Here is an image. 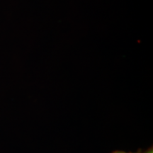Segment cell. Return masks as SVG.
<instances>
[{
    "label": "cell",
    "mask_w": 153,
    "mask_h": 153,
    "mask_svg": "<svg viewBox=\"0 0 153 153\" xmlns=\"http://www.w3.org/2000/svg\"><path fill=\"white\" fill-rule=\"evenodd\" d=\"M143 153H153V150H152V148H150V149H148V150L145 151V152H143Z\"/></svg>",
    "instance_id": "cell-2"
},
{
    "label": "cell",
    "mask_w": 153,
    "mask_h": 153,
    "mask_svg": "<svg viewBox=\"0 0 153 153\" xmlns=\"http://www.w3.org/2000/svg\"><path fill=\"white\" fill-rule=\"evenodd\" d=\"M111 153H141V150H138L137 152H125V151H122V150H116V151H114V152Z\"/></svg>",
    "instance_id": "cell-1"
}]
</instances>
